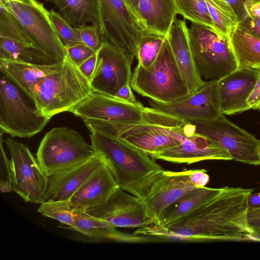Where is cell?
<instances>
[{"instance_id": "7402d4cb", "label": "cell", "mask_w": 260, "mask_h": 260, "mask_svg": "<svg viewBox=\"0 0 260 260\" xmlns=\"http://www.w3.org/2000/svg\"><path fill=\"white\" fill-rule=\"evenodd\" d=\"M222 189L205 186L197 188L168 207L161 215L156 224L143 228L147 230L167 229L214 199Z\"/></svg>"}, {"instance_id": "b9f144b4", "label": "cell", "mask_w": 260, "mask_h": 260, "mask_svg": "<svg viewBox=\"0 0 260 260\" xmlns=\"http://www.w3.org/2000/svg\"><path fill=\"white\" fill-rule=\"evenodd\" d=\"M113 97L129 103L138 104L139 103L135 98L129 83L123 86Z\"/></svg>"}, {"instance_id": "ee69618b", "label": "cell", "mask_w": 260, "mask_h": 260, "mask_svg": "<svg viewBox=\"0 0 260 260\" xmlns=\"http://www.w3.org/2000/svg\"><path fill=\"white\" fill-rule=\"evenodd\" d=\"M123 1L129 10L135 16L142 25L138 13V5L139 0H123Z\"/></svg>"}, {"instance_id": "83f0119b", "label": "cell", "mask_w": 260, "mask_h": 260, "mask_svg": "<svg viewBox=\"0 0 260 260\" xmlns=\"http://www.w3.org/2000/svg\"><path fill=\"white\" fill-rule=\"evenodd\" d=\"M76 231L93 238L106 239L115 241H124L126 235L116 229L114 225L85 211L74 210Z\"/></svg>"}, {"instance_id": "d6a6232c", "label": "cell", "mask_w": 260, "mask_h": 260, "mask_svg": "<svg viewBox=\"0 0 260 260\" xmlns=\"http://www.w3.org/2000/svg\"><path fill=\"white\" fill-rule=\"evenodd\" d=\"M0 36L32 46L19 20L2 3H0Z\"/></svg>"}, {"instance_id": "484cf974", "label": "cell", "mask_w": 260, "mask_h": 260, "mask_svg": "<svg viewBox=\"0 0 260 260\" xmlns=\"http://www.w3.org/2000/svg\"><path fill=\"white\" fill-rule=\"evenodd\" d=\"M54 4L61 15L75 27L87 23L99 24L97 0H46Z\"/></svg>"}, {"instance_id": "1f68e13d", "label": "cell", "mask_w": 260, "mask_h": 260, "mask_svg": "<svg viewBox=\"0 0 260 260\" xmlns=\"http://www.w3.org/2000/svg\"><path fill=\"white\" fill-rule=\"evenodd\" d=\"M165 37L147 32L142 35L136 50L138 64L145 68L152 66L158 55Z\"/></svg>"}, {"instance_id": "30bf717a", "label": "cell", "mask_w": 260, "mask_h": 260, "mask_svg": "<svg viewBox=\"0 0 260 260\" xmlns=\"http://www.w3.org/2000/svg\"><path fill=\"white\" fill-rule=\"evenodd\" d=\"M99 27L104 42L135 55L139 41L147 33L123 0H97Z\"/></svg>"}, {"instance_id": "74e56055", "label": "cell", "mask_w": 260, "mask_h": 260, "mask_svg": "<svg viewBox=\"0 0 260 260\" xmlns=\"http://www.w3.org/2000/svg\"><path fill=\"white\" fill-rule=\"evenodd\" d=\"M67 55L77 66L96 52L82 43L65 47Z\"/></svg>"}, {"instance_id": "4dcf8cb0", "label": "cell", "mask_w": 260, "mask_h": 260, "mask_svg": "<svg viewBox=\"0 0 260 260\" xmlns=\"http://www.w3.org/2000/svg\"><path fill=\"white\" fill-rule=\"evenodd\" d=\"M42 215L55 219L76 231L74 213L70 201H47L37 209Z\"/></svg>"}, {"instance_id": "d4e9b609", "label": "cell", "mask_w": 260, "mask_h": 260, "mask_svg": "<svg viewBox=\"0 0 260 260\" xmlns=\"http://www.w3.org/2000/svg\"><path fill=\"white\" fill-rule=\"evenodd\" d=\"M229 40L237 62V69L260 67V38L238 24L231 32Z\"/></svg>"}, {"instance_id": "e575fe53", "label": "cell", "mask_w": 260, "mask_h": 260, "mask_svg": "<svg viewBox=\"0 0 260 260\" xmlns=\"http://www.w3.org/2000/svg\"><path fill=\"white\" fill-rule=\"evenodd\" d=\"M244 9L245 15L239 25L260 38V0H246Z\"/></svg>"}, {"instance_id": "d6986e66", "label": "cell", "mask_w": 260, "mask_h": 260, "mask_svg": "<svg viewBox=\"0 0 260 260\" xmlns=\"http://www.w3.org/2000/svg\"><path fill=\"white\" fill-rule=\"evenodd\" d=\"M257 77L256 69H237L218 79L223 115L238 114L249 110L247 100Z\"/></svg>"}, {"instance_id": "3957f363", "label": "cell", "mask_w": 260, "mask_h": 260, "mask_svg": "<svg viewBox=\"0 0 260 260\" xmlns=\"http://www.w3.org/2000/svg\"><path fill=\"white\" fill-rule=\"evenodd\" d=\"M91 92L90 81L67 55L59 70L44 78L31 90L37 113L50 118L69 112Z\"/></svg>"}, {"instance_id": "ffe728a7", "label": "cell", "mask_w": 260, "mask_h": 260, "mask_svg": "<svg viewBox=\"0 0 260 260\" xmlns=\"http://www.w3.org/2000/svg\"><path fill=\"white\" fill-rule=\"evenodd\" d=\"M167 37L181 76L190 93L193 94L205 81L202 79L190 49L185 21L176 17Z\"/></svg>"}, {"instance_id": "277c9868", "label": "cell", "mask_w": 260, "mask_h": 260, "mask_svg": "<svg viewBox=\"0 0 260 260\" xmlns=\"http://www.w3.org/2000/svg\"><path fill=\"white\" fill-rule=\"evenodd\" d=\"M130 84L141 95L165 104L191 94L180 73L167 36L154 62L148 68L138 64Z\"/></svg>"}, {"instance_id": "44dd1931", "label": "cell", "mask_w": 260, "mask_h": 260, "mask_svg": "<svg viewBox=\"0 0 260 260\" xmlns=\"http://www.w3.org/2000/svg\"><path fill=\"white\" fill-rule=\"evenodd\" d=\"M117 187L112 173L105 164L72 196L70 205L73 210L85 211L104 203Z\"/></svg>"}, {"instance_id": "5bb4252c", "label": "cell", "mask_w": 260, "mask_h": 260, "mask_svg": "<svg viewBox=\"0 0 260 260\" xmlns=\"http://www.w3.org/2000/svg\"><path fill=\"white\" fill-rule=\"evenodd\" d=\"M150 108L184 121H208L222 115L218 80H209L196 92L173 103L165 104L152 100Z\"/></svg>"}, {"instance_id": "ab89813d", "label": "cell", "mask_w": 260, "mask_h": 260, "mask_svg": "<svg viewBox=\"0 0 260 260\" xmlns=\"http://www.w3.org/2000/svg\"><path fill=\"white\" fill-rule=\"evenodd\" d=\"M96 58L97 54L95 52L78 66L81 72L89 81L95 68Z\"/></svg>"}, {"instance_id": "9a60e30c", "label": "cell", "mask_w": 260, "mask_h": 260, "mask_svg": "<svg viewBox=\"0 0 260 260\" xmlns=\"http://www.w3.org/2000/svg\"><path fill=\"white\" fill-rule=\"evenodd\" d=\"M116 228H141L154 223L143 199L117 187L104 203L85 210Z\"/></svg>"}, {"instance_id": "60d3db41", "label": "cell", "mask_w": 260, "mask_h": 260, "mask_svg": "<svg viewBox=\"0 0 260 260\" xmlns=\"http://www.w3.org/2000/svg\"><path fill=\"white\" fill-rule=\"evenodd\" d=\"M257 77L255 86L247 100L249 109H255L260 104V67L255 68Z\"/></svg>"}, {"instance_id": "f1b7e54d", "label": "cell", "mask_w": 260, "mask_h": 260, "mask_svg": "<svg viewBox=\"0 0 260 260\" xmlns=\"http://www.w3.org/2000/svg\"><path fill=\"white\" fill-rule=\"evenodd\" d=\"M212 19L214 30L228 38L232 31L239 23L233 8L225 0H205Z\"/></svg>"}, {"instance_id": "603a6c76", "label": "cell", "mask_w": 260, "mask_h": 260, "mask_svg": "<svg viewBox=\"0 0 260 260\" xmlns=\"http://www.w3.org/2000/svg\"><path fill=\"white\" fill-rule=\"evenodd\" d=\"M138 13L147 33L164 37L178 14L175 0H139Z\"/></svg>"}, {"instance_id": "8fae6325", "label": "cell", "mask_w": 260, "mask_h": 260, "mask_svg": "<svg viewBox=\"0 0 260 260\" xmlns=\"http://www.w3.org/2000/svg\"><path fill=\"white\" fill-rule=\"evenodd\" d=\"M198 133L219 143L232 159L243 164L260 165V141L238 126L224 115L208 121H189Z\"/></svg>"}, {"instance_id": "8d00e7d4", "label": "cell", "mask_w": 260, "mask_h": 260, "mask_svg": "<svg viewBox=\"0 0 260 260\" xmlns=\"http://www.w3.org/2000/svg\"><path fill=\"white\" fill-rule=\"evenodd\" d=\"M3 132L1 131V178L0 190L1 192H10L12 191V170L10 159H8L3 148Z\"/></svg>"}, {"instance_id": "f35d334b", "label": "cell", "mask_w": 260, "mask_h": 260, "mask_svg": "<svg viewBox=\"0 0 260 260\" xmlns=\"http://www.w3.org/2000/svg\"><path fill=\"white\" fill-rule=\"evenodd\" d=\"M247 219L249 226L254 233L260 234V206H249Z\"/></svg>"}, {"instance_id": "7bdbcfd3", "label": "cell", "mask_w": 260, "mask_h": 260, "mask_svg": "<svg viewBox=\"0 0 260 260\" xmlns=\"http://www.w3.org/2000/svg\"><path fill=\"white\" fill-rule=\"evenodd\" d=\"M234 9L239 21L243 19L245 15L244 4L246 0H225Z\"/></svg>"}, {"instance_id": "5b68a950", "label": "cell", "mask_w": 260, "mask_h": 260, "mask_svg": "<svg viewBox=\"0 0 260 260\" xmlns=\"http://www.w3.org/2000/svg\"><path fill=\"white\" fill-rule=\"evenodd\" d=\"M83 120H99L119 124L171 125L174 118L139 102L132 104L113 96L92 91L70 111Z\"/></svg>"}, {"instance_id": "2e32d148", "label": "cell", "mask_w": 260, "mask_h": 260, "mask_svg": "<svg viewBox=\"0 0 260 260\" xmlns=\"http://www.w3.org/2000/svg\"><path fill=\"white\" fill-rule=\"evenodd\" d=\"M193 170L181 172L164 171L151 184L142 199L148 214L156 224L163 212L188 192L198 188Z\"/></svg>"}, {"instance_id": "7a4b0ae2", "label": "cell", "mask_w": 260, "mask_h": 260, "mask_svg": "<svg viewBox=\"0 0 260 260\" xmlns=\"http://www.w3.org/2000/svg\"><path fill=\"white\" fill-rule=\"evenodd\" d=\"M94 153L112 173L118 187L143 199L151 184L164 171L155 159L123 140L91 133Z\"/></svg>"}, {"instance_id": "e0dca14e", "label": "cell", "mask_w": 260, "mask_h": 260, "mask_svg": "<svg viewBox=\"0 0 260 260\" xmlns=\"http://www.w3.org/2000/svg\"><path fill=\"white\" fill-rule=\"evenodd\" d=\"M151 157L154 159L188 164L205 160L232 159L229 151L219 143L196 133L193 125L191 133L179 145Z\"/></svg>"}, {"instance_id": "ac0fdd59", "label": "cell", "mask_w": 260, "mask_h": 260, "mask_svg": "<svg viewBox=\"0 0 260 260\" xmlns=\"http://www.w3.org/2000/svg\"><path fill=\"white\" fill-rule=\"evenodd\" d=\"M105 164L98 155L46 175L45 201H69L81 185Z\"/></svg>"}, {"instance_id": "52a82bcc", "label": "cell", "mask_w": 260, "mask_h": 260, "mask_svg": "<svg viewBox=\"0 0 260 260\" xmlns=\"http://www.w3.org/2000/svg\"><path fill=\"white\" fill-rule=\"evenodd\" d=\"M190 49L206 80H218L237 69V62L228 38L206 26L191 23L188 28Z\"/></svg>"}, {"instance_id": "ba28073f", "label": "cell", "mask_w": 260, "mask_h": 260, "mask_svg": "<svg viewBox=\"0 0 260 260\" xmlns=\"http://www.w3.org/2000/svg\"><path fill=\"white\" fill-rule=\"evenodd\" d=\"M19 20L35 48L62 62L67 53L50 18V11L37 0H0Z\"/></svg>"}, {"instance_id": "4fadbf2b", "label": "cell", "mask_w": 260, "mask_h": 260, "mask_svg": "<svg viewBox=\"0 0 260 260\" xmlns=\"http://www.w3.org/2000/svg\"><path fill=\"white\" fill-rule=\"evenodd\" d=\"M96 54L95 68L90 81L92 91L114 96L123 86L131 84L135 56L104 42Z\"/></svg>"}, {"instance_id": "f546056e", "label": "cell", "mask_w": 260, "mask_h": 260, "mask_svg": "<svg viewBox=\"0 0 260 260\" xmlns=\"http://www.w3.org/2000/svg\"><path fill=\"white\" fill-rule=\"evenodd\" d=\"M177 13L191 23L214 30L213 23L205 0H175Z\"/></svg>"}, {"instance_id": "7c38bea8", "label": "cell", "mask_w": 260, "mask_h": 260, "mask_svg": "<svg viewBox=\"0 0 260 260\" xmlns=\"http://www.w3.org/2000/svg\"><path fill=\"white\" fill-rule=\"evenodd\" d=\"M4 142L10 155L12 191L25 202L41 204L45 201L46 175L28 147L7 138Z\"/></svg>"}, {"instance_id": "f6af8a7d", "label": "cell", "mask_w": 260, "mask_h": 260, "mask_svg": "<svg viewBox=\"0 0 260 260\" xmlns=\"http://www.w3.org/2000/svg\"><path fill=\"white\" fill-rule=\"evenodd\" d=\"M255 110H257L260 111V104L255 108Z\"/></svg>"}, {"instance_id": "8992f818", "label": "cell", "mask_w": 260, "mask_h": 260, "mask_svg": "<svg viewBox=\"0 0 260 260\" xmlns=\"http://www.w3.org/2000/svg\"><path fill=\"white\" fill-rule=\"evenodd\" d=\"M50 119L39 115L32 100L1 72V131L13 137L30 138Z\"/></svg>"}, {"instance_id": "cb8c5ba5", "label": "cell", "mask_w": 260, "mask_h": 260, "mask_svg": "<svg viewBox=\"0 0 260 260\" xmlns=\"http://www.w3.org/2000/svg\"><path fill=\"white\" fill-rule=\"evenodd\" d=\"M62 62L52 65H39L0 60V70L32 100L31 90L34 87L47 76L59 70Z\"/></svg>"}, {"instance_id": "6da1fadb", "label": "cell", "mask_w": 260, "mask_h": 260, "mask_svg": "<svg viewBox=\"0 0 260 260\" xmlns=\"http://www.w3.org/2000/svg\"><path fill=\"white\" fill-rule=\"evenodd\" d=\"M253 189L225 186L214 199L164 230H136L138 235L188 241H257L248 223Z\"/></svg>"}, {"instance_id": "9c48e42d", "label": "cell", "mask_w": 260, "mask_h": 260, "mask_svg": "<svg viewBox=\"0 0 260 260\" xmlns=\"http://www.w3.org/2000/svg\"><path fill=\"white\" fill-rule=\"evenodd\" d=\"M95 155L93 148L78 132L57 127L47 132L36 153L46 175L86 160Z\"/></svg>"}, {"instance_id": "836d02e7", "label": "cell", "mask_w": 260, "mask_h": 260, "mask_svg": "<svg viewBox=\"0 0 260 260\" xmlns=\"http://www.w3.org/2000/svg\"><path fill=\"white\" fill-rule=\"evenodd\" d=\"M50 18L54 27L61 41L66 47L81 43L76 27L53 9L50 11Z\"/></svg>"}, {"instance_id": "4316f807", "label": "cell", "mask_w": 260, "mask_h": 260, "mask_svg": "<svg viewBox=\"0 0 260 260\" xmlns=\"http://www.w3.org/2000/svg\"><path fill=\"white\" fill-rule=\"evenodd\" d=\"M0 60L39 65H52L61 62L32 46L2 36H0Z\"/></svg>"}, {"instance_id": "d590c367", "label": "cell", "mask_w": 260, "mask_h": 260, "mask_svg": "<svg viewBox=\"0 0 260 260\" xmlns=\"http://www.w3.org/2000/svg\"><path fill=\"white\" fill-rule=\"evenodd\" d=\"M81 43L85 46L97 52L103 43L99 25L91 24H84L76 27Z\"/></svg>"}]
</instances>
